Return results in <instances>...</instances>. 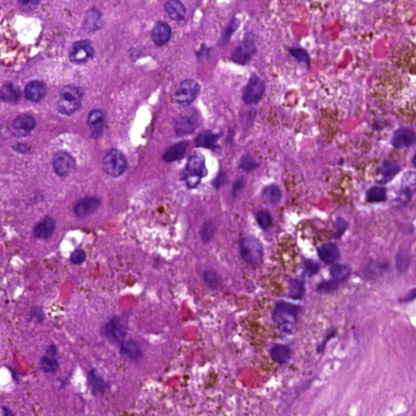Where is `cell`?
Here are the masks:
<instances>
[{
	"label": "cell",
	"mask_w": 416,
	"mask_h": 416,
	"mask_svg": "<svg viewBox=\"0 0 416 416\" xmlns=\"http://www.w3.org/2000/svg\"><path fill=\"white\" fill-rule=\"evenodd\" d=\"M88 381L94 394H101L105 391L108 385L104 379L99 375L96 370H92L88 376Z\"/></svg>",
	"instance_id": "obj_23"
},
{
	"label": "cell",
	"mask_w": 416,
	"mask_h": 416,
	"mask_svg": "<svg viewBox=\"0 0 416 416\" xmlns=\"http://www.w3.org/2000/svg\"><path fill=\"white\" fill-rule=\"evenodd\" d=\"M240 25V21L238 19L234 18L230 20V22L228 24V27L225 29L224 30V34H223V36L221 38L222 43L225 44V43L229 40V38H231V36L233 35V33L238 29Z\"/></svg>",
	"instance_id": "obj_36"
},
{
	"label": "cell",
	"mask_w": 416,
	"mask_h": 416,
	"mask_svg": "<svg viewBox=\"0 0 416 416\" xmlns=\"http://www.w3.org/2000/svg\"><path fill=\"white\" fill-rule=\"evenodd\" d=\"M40 0H19V2L26 7H34L36 6Z\"/></svg>",
	"instance_id": "obj_47"
},
{
	"label": "cell",
	"mask_w": 416,
	"mask_h": 416,
	"mask_svg": "<svg viewBox=\"0 0 416 416\" xmlns=\"http://www.w3.org/2000/svg\"><path fill=\"white\" fill-rule=\"evenodd\" d=\"M386 198V190L383 187L375 186L369 189L367 193V201L370 203H380Z\"/></svg>",
	"instance_id": "obj_34"
},
{
	"label": "cell",
	"mask_w": 416,
	"mask_h": 416,
	"mask_svg": "<svg viewBox=\"0 0 416 416\" xmlns=\"http://www.w3.org/2000/svg\"><path fill=\"white\" fill-rule=\"evenodd\" d=\"M265 92V83L260 76L254 75L243 90V100L248 104L259 103Z\"/></svg>",
	"instance_id": "obj_8"
},
{
	"label": "cell",
	"mask_w": 416,
	"mask_h": 416,
	"mask_svg": "<svg viewBox=\"0 0 416 416\" xmlns=\"http://www.w3.org/2000/svg\"><path fill=\"white\" fill-rule=\"evenodd\" d=\"M187 145L188 144L185 141L174 144L166 150V152L163 154V159L167 162H172L181 159L186 152Z\"/></svg>",
	"instance_id": "obj_24"
},
{
	"label": "cell",
	"mask_w": 416,
	"mask_h": 416,
	"mask_svg": "<svg viewBox=\"0 0 416 416\" xmlns=\"http://www.w3.org/2000/svg\"><path fill=\"white\" fill-rule=\"evenodd\" d=\"M102 26V14L96 9L88 11L84 21V27L87 31H96Z\"/></svg>",
	"instance_id": "obj_22"
},
{
	"label": "cell",
	"mask_w": 416,
	"mask_h": 416,
	"mask_svg": "<svg viewBox=\"0 0 416 416\" xmlns=\"http://www.w3.org/2000/svg\"><path fill=\"white\" fill-rule=\"evenodd\" d=\"M152 40L154 44L163 47L169 42L172 37V30L167 23L159 21L154 25L152 30Z\"/></svg>",
	"instance_id": "obj_14"
},
{
	"label": "cell",
	"mask_w": 416,
	"mask_h": 416,
	"mask_svg": "<svg viewBox=\"0 0 416 416\" xmlns=\"http://www.w3.org/2000/svg\"><path fill=\"white\" fill-rule=\"evenodd\" d=\"M289 54L293 56V57H294L296 60H298V61L307 64V65H311L310 56H309L307 51L303 49V48H301V47H293V48H290L289 50Z\"/></svg>",
	"instance_id": "obj_35"
},
{
	"label": "cell",
	"mask_w": 416,
	"mask_h": 416,
	"mask_svg": "<svg viewBox=\"0 0 416 416\" xmlns=\"http://www.w3.org/2000/svg\"><path fill=\"white\" fill-rule=\"evenodd\" d=\"M206 174L207 168L204 157L201 154H193L189 159L186 171L184 172V178L187 186L194 188L199 185L202 178Z\"/></svg>",
	"instance_id": "obj_3"
},
{
	"label": "cell",
	"mask_w": 416,
	"mask_h": 416,
	"mask_svg": "<svg viewBox=\"0 0 416 416\" xmlns=\"http://www.w3.org/2000/svg\"><path fill=\"white\" fill-rule=\"evenodd\" d=\"M55 228H56V224H55L54 219L52 218H45L34 227V236L39 239H47L52 235Z\"/></svg>",
	"instance_id": "obj_19"
},
{
	"label": "cell",
	"mask_w": 416,
	"mask_h": 416,
	"mask_svg": "<svg viewBox=\"0 0 416 416\" xmlns=\"http://www.w3.org/2000/svg\"><path fill=\"white\" fill-rule=\"evenodd\" d=\"M242 186H243V183H242V181H237V183L235 184V186L233 187V192L237 193V191H239L242 188Z\"/></svg>",
	"instance_id": "obj_48"
},
{
	"label": "cell",
	"mask_w": 416,
	"mask_h": 416,
	"mask_svg": "<svg viewBox=\"0 0 416 416\" xmlns=\"http://www.w3.org/2000/svg\"><path fill=\"white\" fill-rule=\"evenodd\" d=\"M199 125V117L197 114L184 116L177 121L176 131L178 136L190 135L195 131Z\"/></svg>",
	"instance_id": "obj_15"
},
{
	"label": "cell",
	"mask_w": 416,
	"mask_h": 416,
	"mask_svg": "<svg viewBox=\"0 0 416 416\" xmlns=\"http://www.w3.org/2000/svg\"><path fill=\"white\" fill-rule=\"evenodd\" d=\"M103 169L112 177H120L127 168V160L123 153L120 150H110L103 160Z\"/></svg>",
	"instance_id": "obj_4"
},
{
	"label": "cell",
	"mask_w": 416,
	"mask_h": 416,
	"mask_svg": "<svg viewBox=\"0 0 416 416\" xmlns=\"http://www.w3.org/2000/svg\"><path fill=\"white\" fill-rule=\"evenodd\" d=\"M88 125L90 127L93 138L96 139L103 131L104 116L100 110H93L88 117Z\"/></svg>",
	"instance_id": "obj_18"
},
{
	"label": "cell",
	"mask_w": 416,
	"mask_h": 416,
	"mask_svg": "<svg viewBox=\"0 0 416 416\" xmlns=\"http://www.w3.org/2000/svg\"><path fill=\"white\" fill-rule=\"evenodd\" d=\"M100 206V200L97 198L86 197L80 199L74 206V212L78 217L91 215Z\"/></svg>",
	"instance_id": "obj_13"
},
{
	"label": "cell",
	"mask_w": 416,
	"mask_h": 416,
	"mask_svg": "<svg viewBox=\"0 0 416 416\" xmlns=\"http://www.w3.org/2000/svg\"><path fill=\"white\" fill-rule=\"evenodd\" d=\"M263 198L269 204H277L281 199V192L277 186H271L267 187L263 192Z\"/></svg>",
	"instance_id": "obj_33"
},
{
	"label": "cell",
	"mask_w": 416,
	"mask_h": 416,
	"mask_svg": "<svg viewBox=\"0 0 416 416\" xmlns=\"http://www.w3.org/2000/svg\"><path fill=\"white\" fill-rule=\"evenodd\" d=\"M416 289H412L409 293H407V295L405 296V297H403V298H400V302H410V301H412V300H414L415 298H416Z\"/></svg>",
	"instance_id": "obj_46"
},
{
	"label": "cell",
	"mask_w": 416,
	"mask_h": 416,
	"mask_svg": "<svg viewBox=\"0 0 416 416\" xmlns=\"http://www.w3.org/2000/svg\"><path fill=\"white\" fill-rule=\"evenodd\" d=\"M300 308L289 302L278 303L273 312V320L278 325L293 324L298 319Z\"/></svg>",
	"instance_id": "obj_7"
},
{
	"label": "cell",
	"mask_w": 416,
	"mask_h": 416,
	"mask_svg": "<svg viewBox=\"0 0 416 416\" xmlns=\"http://www.w3.org/2000/svg\"><path fill=\"white\" fill-rule=\"evenodd\" d=\"M218 135L211 132H204L198 136L196 143L199 146L214 148L217 145Z\"/></svg>",
	"instance_id": "obj_31"
},
{
	"label": "cell",
	"mask_w": 416,
	"mask_h": 416,
	"mask_svg": "<svg viewBox=\"0 0 416 416\" xmlns=\"http://www.w3.org/2000/svg\"><path fill=\"white\" fill-rule=\"evenodd\" d=\"M304 283L302 280L293 279L289 282V296L293 299H301L304 296Z\"/></svg>",
	"instance_id": "obj_32"
},
{
	"label": "cell",
	"mask_w": 416,
	"mask_h": 416,
	"mask_svg": "<svg viewBox=\"0 0 416 416\" xmlns=\"http://www.w3.org/2000/svg\"><path fill=\"white\" fill-rule=\"evenodd\" d=\"M82 91L75 85H67L61 90L58 108L63 114L72 115L81 107Z\"/></svg>",
	"instance_id": "obj_1"
},
{
	"label": "cell",
	"mask_w": 416,
	"mask_h": 416,
	"mask_svg": "<svg viewBox=\"0 0 416 416\" xmlns=\"http://www.w3.org/2000/svg\"><path fill=\"white\" fill-rule=\"evenodd\" d=\"M94 56V48L90 42L78 41L74 43L69 52L70 61L75 64H84L91 60Z\"/></svg>",
	"instance_id": "obj_10"
},
{
	"label": "cell",
	"mask_w": 416,
	"mask_h": 416,
	"mask_svg": "<svg viewBox=\"0 0 416 416\" xmlns=\"http://www.w3.org/2000/svg\"><path fill=\"white\" fill-rule=\"evenodd\" d=\"M53 167H54L55 172L59 176L66 177L73 170L75 167V159L69 153H57L53 159Z\"/></svg>",
	"instance_id": "obj_11"
},
{
	"label": "cell",
	"mask_w": 416,
	"mask_h": 416,
	"mask_svg": "<svg viewBox=\"0 0 416 416\" xmlns=\"http://www.w3.org/2000/svg\"><path fill=\"white\" fill-rule=\"evenodd\" d=\"M85 251L81 250V249H77L76 251H73V253L72 254L71 257H70L71 262L73 264H76V265L82 264L85 261Z\"/></svg>",
	"instance_id": "obj_41"
},
{
	"label": "cell",
	"mask_w": 416,
	"mask_h": 416,
	"mask_svg": "<svg viewBox=\"0 0 416 416\" xmlns=\"http://www.w3.org/2000/svg\"><path fill=\"white\" fill-rule=\"evenodd\" d=\"M200 92V85L197 81L187 79L180 84L175 94L177 103L182 106H188L196 99Z\"/></svg>",
	"instance_id": "obj_6"
},
{
	"label": "cell",
	"mask_w": 416,
	"mask_h": 416,
	"mask_svg": "<svg viewBox=\"0 0 416 416\" xmlns=\"http://www.w3.org/2000/svg\"><path fill=\"white\" fill-rule=\"evenodd\" d=\"M334 227H335L337 237H341L346 232V230H347V227H348V223L344 219H343V218H338L336 220Z\"/></svg>",
	"instance_id": "obj_43"
},
{
	"label": "cell",
	"mask_w": 416,
	"mask_h": 416,
	"mask_svg": "<svg viewBox=\"0 0 416 416\" xmlns=\"http://www.w3.org/2000/svg\"><path fill=\"white\" fill-rule=\"evenodd\" d=\"M46 91L47 88L43 81H30L25 86V97L32 102H39L45 96Z\"/></svg>",
	"instance_id": "obj_16"
},
{
	"label": "cell",
	"mask_w": 416,
	"mask_h": 416,
	"mask_svg": "<svg viewBox=\"0 0 416 416\" xmlns=\"http://www.w3.org/2000/svg\"><path fill=\"white\" fill-rule=\"evenodd\" d=\"M52 347H51L52 350H48L47 355L43 356L41 359V368L45 372H54L59 367L58 362L54 356L56 349L52 350Z\"/></svg>",
	"instance_id": "obj_30"
},
{
	"label": "cell",
	"mask_w": 416,
	"mask_h": 416,
	"mask_svg": "<svg viewBox=\"0 0 416 416\" xmlns=\"http://www.w3.org/2000/svg\"><path fill=\"white\" fill-rule=\"evenodd\" d=\"M241 168H243L246 171H251L257 168L259 164L252 159L251 157L246 156L242 159L241 162Z\"/></svg>",
	"instance_id": "obj_42"
},
{
	"label": "cell",
	"mask_w": 416,
	"mask_h": 416,
	"mask_svg": "<svg viewBox=\"0 0 416 416\" xmlns=\"http://www.w3.org/2000/svg\"><path fill=\"white\" fill-rule=\"evenodd\" d=\"M121 352L134 360H138L141 357V347L135 341L129 340L122 343Z\"/></svg>",
	"instance_id": "obj_25"
},
{
	"label": "cell",
	"mask_w": 416,
	"mask_h": 416,
	"mask_svg": "<svg viewBox=\"0 0 416 416\" xmlns=\"http://www.w3.org/2000/svg\"><path fill=\"white\" fill-rule=\"evenodd\" d=\"M305 269L309 274H316L320 269V264L311 260H306L304 262Z\"/></svg>",
	"instance_id": "obj_44"
},
{
	"label": "cell",
	"mask_w": 416,
	"mask_h": 416,
	"mask_svg": "<svg viewBox=\"0 0 416 416\" xmlns=\"http://www.w3.org/2000/svg\"><path fill=\"white\" fill-rule=\"evenodd\" d=\"M272 358L280 364L286 363L289 360L291 357V350L289 347L285 346H276L273 347L271 350Z\"/></svg>",
	"instance_id": "obj_26"
},
{
	"label": "cell",
	"mask_w": 416,
	"mask_h": 416,
	"mask_svg": "<svg viewBox=\"0 0 416 416\" xmlns=\"http://www.w3.org/2000/svg\"><path fill=\"white\" fill-rule=\"evenodd\" d=\"M415 140L416 136L413 131L408 129H400L394 133L392 142L394 147L402 149L412 145L414 143Z\"/></svg>",
	"instance_id": "obj_17"
},
{
	"label": "cell",
	"mask_w": 416,
	"mask_h": 416,
	"mask_svg": "<svg viewBox=\"0 0 416 416\" xmlns=\"http://www.w3.org/2000/svg\"><path fill=\"white\" fill-rule=\"evenodd\" d=\"M240 253L242 259L251 266L262 264L263 246L259 240L253 237H246L240 242Z\"/></svg>",
	"instance_id": "obj_2"
},
{
	"label": "cell",
	"mask_w": 416,
	"mask_h": 416,
	"mask_svg": "<svg viewBox=\"0 0 416 416\" xmlns=\"http://www.w3.org/2000/svg\"><path fill=\"white\" fill-rule=\"evenodd\" d=\"M411 258L409 257L408 254L405 252H401L398 253V256L396 257V265L398 268V271L400 273H405L408 268H409L410 261H411Z\"/></svg>",
	"instance_id": "obj_37"
},
{
	"label": "cell",
	"mask_w": 416,
	"mask_h": 416,
	"mask_svg": "<svg viewBox=\"0 0 416 416\" xmlns=\"http://www.w3.org/2000/svg\"><path fill=\"white\" fill-rule=\"evenodd\" d=\"M339 282L335 280H329V281L323 282L322 284L318 285V289L320 291H331L338 288Z\"/></svg>",
	"instance_id": "obj_45"
},
{
	"label": "cell",
	"mask_w": 416,
	"mask_h": 416,
	"mask_svg": "<svg viewBox=\"0 0 416 416\" xmlns=\"http://www.w3.org/2000/svg\"><path fill=\"white\" fill-rule=\"evenodd\" d=\"M20 93L13 85L7 83L0 89V99L4 102L13 103L20 99Z\"/></svg>",
	"instance_id": "obj_27"
},
{
	"label": "cell",
	"mask_w": 416,
	"mask_h": 416,
	"mask_svg": "<svg viewBox=\"0 0 416 416\" xmlns=\"http://www.w3.org/2000/svg\"><path fill=\"white\" fill-rule=\"evenodd\" d=\"M330 273L334 280L338 282H343L349 278L351 273V269L345 264H335L332 267Z\"/></svg>",
	"instance_id": "obj_29"
},
{
	"label": "cell",
	"mask_w": 416,
	"mask_h": 416,
	"mask_svg": "<svg viewBox=\"0 0 416 416\" xmlns=\"http://www.w3.org/2000/svg\"><path fill=\"white\" fill-rule=\"evenodd\" d=\"M127 332V320L126 318L116 316L112 318L109 322L104 326L103 333L111 340L120 343L123 340Z\"/></svg>",
	"instance_id": "obj_9"
},
{
	"label": "cell",
	"mask_w": 416,
	"mask_h": 416,
	"mask_svg": "<svg viewBox=\"0 0 416 416\" xmlns=\"http://www.w3.org/2000/svg\"><path fill=\"white\" fill-rule=\"evenodd\" d=\"M204 280L206 282L208 286L211 288H215L218 284V276L214 270L209 269L204 273Z\"/></svg>",
	"instance_id": "obj_39"
},
{
	"label": "cell",
	"mask_w": 416,
	"mask_h": 416,
	"mask_svg": "<svg viewBox=\"0 0 416 416\" xmlns=\"http://www.w3.org/2000/svg\"><path fill=\"white\" fill-rule=\"evenodd\" d=\"M35 124V120L31 115H20L11 123V132L17 137L25 136L34 130Z\"/></svg>",
	"instance_id": "obj_12"
},
{
	"label": "cell",
	"mask_w": 416,
	"mask_h": 416,
	"mask_svg": "<svg viewBox=\"0 0 416 416\" xmlns=\"http://www.w3.org/2000/svg\"><path fill=\"white\" fill-rule=\"evenodd\" d=\"M399 171H400V168L397 163L386 160L385 163H383L381 169H380V175L382 177L383 181L388 182L394 179V177L398 174Z\"/></svg>",
	"instance_id": "obj_28"
},
{
	"label": "cell",
	"mask_w": 416,
	"mask_h": 416,
	"mask_svg": "<svg viewBox=\"0 0 416 416\" xmlns=\"http://www.w3.org/2000/svg\"><path fill=\"white\" fill-rule=\"evenodd\" d=\"M257 221L263 229H267L272 225L271 215L267 211H260L258 213Z\"/></svg>",
	"instance_id": "obj_38"
},
{
	"label": "cell",
	"mask_w": 416,
	"mask_h": 416,
	"mask_svg": "<svg viewBox=\"0 0 416 416\" xmlns=\"http://www.w3.org/2000/svg\"><path fill=\"white\" fill-rule=\"evenodd\" d=\"M257 52L255 39L252 34H247L244 40L233 51L232 61L241 65H246L252 60Z\"/></svg>",
	"instance_id": "obj_5"
},
{
	"label": "cell",
	"mask_w": 416,
	"mask_h": 416,
	"mask_svg": "<svg viewBox=\"0 0 416 416\" xmlns=\"http://www.w3.org/2000/svg\"><path fill=\"white\" fill-rule=\"evenodd\" d=\"M318 254L321 260L328 264L335 262L340 255L338 246L334 243H327L320 246Z\"/></svg>",
	"instance_id": "obj_21"
},
{
	"label": "cell",
	"mask_w": 416,
	"mask_h": 416,
	"mask_svg": "<svg viewBox=\"0 0 416 416\" xmlns=\"http://www.w3.org/2000/svg\"><path fill=\"white\" fill-rule=\"evenodd\" d=\"M165 9L172 20L179 21L184 20L186 16V7L181 0H168L165 3Z\"/></svg>",
	"instance_id": "obj_20"
},
{
	"label": "cell",
	"mask_w": 416,
	"mask_h": 416,
	"mask_svg": "<svg viewBox=\"0 0 416 416\" xmlns=\"http://www.w3.org/2000/svg\"><path fill=\"white\" fill-rule=\"evenodd\" d=\"M213 233H214L213 224H210V223H207V224H204L201 230L202 238L204 242L210 241V238L212 237Z\"/></svg>",
	"instance_id": "obj_40"
}]
</instances>
